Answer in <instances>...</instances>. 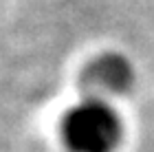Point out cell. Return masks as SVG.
Returning <instances> with one entry per match:
<instances>
[{
	"instance_id": "obj_1",
	"label": "cell",
	"mask_w": 154,
	"mask_h": 152,
	"mask_svg": "<svg viewBox=\"0 0 154 152\" xmlns=\"http://www.w3.org/2000/svg\"><path fill=\"white\" fill-rule=\"evenodd\" d=\"M62 137L71 152H115L123 139V123L108 101L86 97L64 115Z\"/></svg>"
},
{
	"instance_id": "obj_2",
	"label": "cell",
	"mask_w": 154,
	"mask_h": 152,
	"mask_svg": "<svg viewBox=\"0 0 154 152\" xmlns=\"http://www.w3.org/2000/svg\"><path fill=\"white\" fill-rule=\"evenodd\" d=\"M134 73H132L130 62L123 55L106 53L95 57L82 73V88L86 97L103 99L106 101L112 95H121L132 86Z\"/></svg>"
}]
</instances>
